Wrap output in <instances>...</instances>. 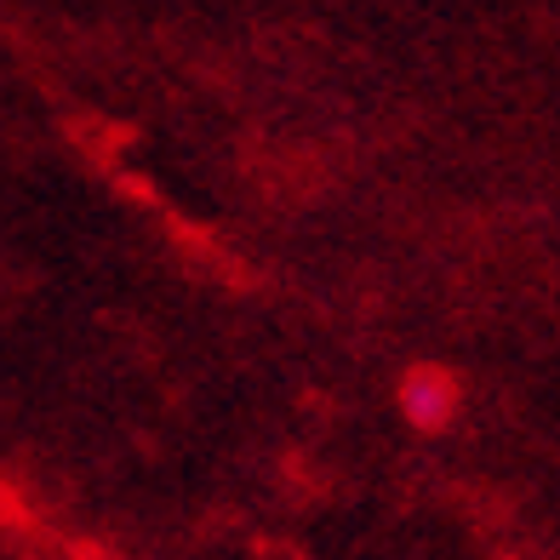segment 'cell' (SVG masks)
<instances>
[{"label": "cell", "instance_id": "cell-1", "mask_svg": "<svg viewBox=\"0 0 560 560\" xmlns=\"http://www.w3.org/2000/svg\"><path fill=\"white\" fill-rule=\"evenodd\" d=\"M400 412H406V423H418V429H446L452 412H457V384H452L446 372H435V366L406 372Z\"/></svg>", "mask_w": 560, "mask_h": 560}]
</instances>
